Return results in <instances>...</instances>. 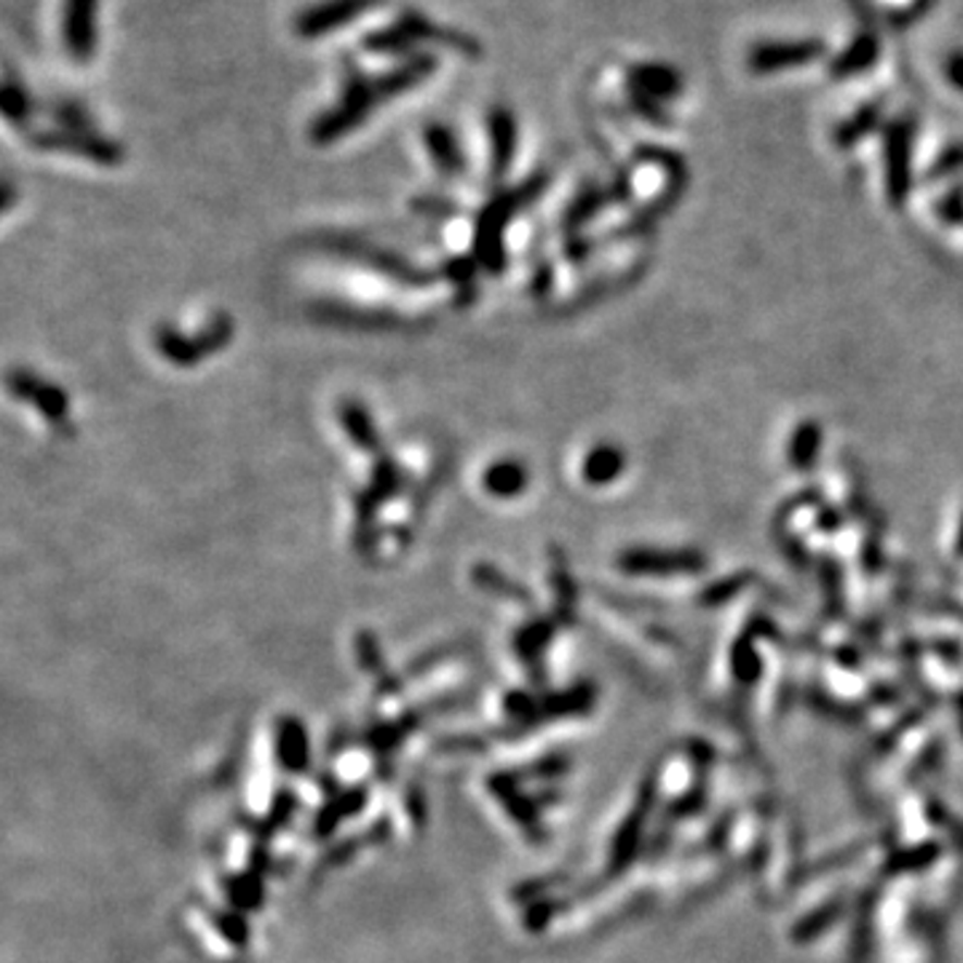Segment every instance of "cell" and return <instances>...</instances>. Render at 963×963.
Wrapping results in <instances>:
<instances>
[{"label": "cell", "instance_id": "obj_17", "mask_svg": "<svg viewBox=\"0 0 963 963\" xmlns=\"http://www.w3.org/2000/svg\"><path fill=\"white\" fill-rule=\"evenodd\" d=\"M819 576L827 589V605L835 610L843 608V581H840V565L825 554L819 559Z\"/></svg>", "mask_w": 963, "mask_h": 963}, {"label": "cell", "instance_id": "obj_13", "mask_svg": "<svg viewBox=\"0 0 963 963\" xmlns=\"http://www.w3.org/2000/svg\"><path fill=\"white\" fill-rule=\"evenodd\" d=\"M624 469H627V455H624L621 447L610 445V442L594 445L592 453L583 458V480L594 484V487L616 482L624 474Z\"/></svg>", "mask_w": 963, "mask_h": 963}, {"label": "cell", "instance_id": "obj_25", "mask_svg": "<svg viewBox=\"0 0 963 963\" xmlns=\"http://www.w3.org/2000/svg\"><path fill=\"white\" fill-rule=\"evenodd\" d=\"M862 557H865V568L869 570V573H875V570H880L884 568V548H880V533H869V539L865 541V552H862Z\"/></svg>", "mask_w": 963, "mask_h": 963}, {"label": "cell", "instance_id": "obj_8", "mask_svg": "<svg viewBox=\"0 0 963 963\" xmlns=\"http://www.w3.org/2000/svg\"><path fill=\"white\" fill-rule=\"evenodd\" d=\"M629 89L664 102V99H675L680 95L682 75L667 62H642L629 73Z\"/></svg>", "mask_w": 963, "mask_h": 963}, {"label": "cell", "instance_id": "obj_3", "mask_svg": "<svg viewBox=\"0 0 963 963\" xmlns=\"http://www.w3.org/2000/svg\"><path fill=\"white\" fill-rule=\"evenodd\" d=\"M913 139L915 124L910 119H897L886 126V198L891 207H904L913 188Z\"/></svg>", "mask_w": 963, "mask_h": 963}, {"label": "cell", "instance_id": "obj_16", "mask_svg": "<svg viewBox=\"0 0 963 963\" xmlns=\"http://www.w3.org/2000/svg\"><path fill=\"white\" fill-rule=\"evenodd\" d=\"M934 214H937V220H942L945 225H955V227L963 225V183H955L953 188L934 203Z\"/></svg>", "mask_w": 963, "mask_h": 963}, {"label": "cell", "instance_id": "obj_6", "mask_svg": "<svg viewBox=\"0 0 963 963\" xmlns=\"http://www.w3.org/2000/svg\"><path fill=\"white\" fill-rule=\"evenodd\" d=\"M827 51L825 40L801 38V40H761L752 46L746 54V67L755 75H774L785 70H798L805 64L822 60Z\"/></svg>", "mask_w": 963, "mask_h": 963}, {"label": "cell", "instance_id": "obj_19", "mask_svg": "<svg viewBox=\"0 0 963 963\" xmlns=\"http://www.w3.org/2000/svg\"><path fill=\"white\" fill-rule=\"evenodd\" d=\"M3 110L5 119L14 121V124H27V119H30V99H27L25 89H20L16 84H5Z\"/></svg>", "mask_w": 963, "mask_h": 963}, {"label": "cell", "instance_id": "obj_1", "mask_svg": "<svg viewBox=\"0 0 963 963\" xmlns=\"http://www.w3.org/2000/svg\"><path fill=\"white\" fill-rule=\"evenodd\" d=\"M434 70V54H412L407 62L396 64L388 73L375 75V78L359 73L351 75L346 89H343L341 102L332 110H326L317 124H313V143H332V139L348 134L375 110V104H381L383 99H394L405 95V91L416 89L420 81L429 78Z\"/></svg>", "mask_w": 963, "mask_h": 963}, {"label": "cell", "instance_id": "obj_5", "mask_svg": "<svg viewBox=\"0 0 963 963\" xmlns=\"http://www.w3.org/2000/svg\"><path fill=\"white\" fill-rule=\"evenodd\" d=\"M383 3L385 0H319L295 16V35H300L303 40L324 38L354 25L359 16L370 14Z\"/></svg>", "mask_w": 963, "mask_h": 963}, {"label": "cell", "instance_id": "obj_14", "mask_svg": "<svg viewBox=\"0 0 963 963\" xmlns=\"http://www.w3.org/2000/svg\"><path fill=\"white\" fill-rule=\"evenodd\" d=\"M425 148L431 150V159L442 169V174H458L464 169V153L455 139V134L447 126L431 124L423 132Z\"/></svg>", "mask_w": 963, "mask_h": 963}, {"label": "cell", "instance_id": "obj_24", "mask_svg": "<svg viewBox=\"0 0 963 963\" xmlns=\"http://www.w3.org/2000/svg\"><path fill=\"white\" fill-rule=\"evenodd\" d=\"M934 5V0H913V3L908 5V9H902V11H897L894 16H891V25L894 27H910L913 25V22H918L921 16L926 14V11H929Z\"/></svg>", "mask_w": 963, "mask_h": 963}, {"label": "cell", "instance_id": "obj_2", "mask_svg": "<svg viewBox=\"0 0 963 963\" xmlns=\"http://www.w3.org/2000/svg\"><path fill=\"white\" fill-rule=\"evenodd\" d=\"M418 44H445L458 49L460 54H480V46H477V40L471 35L445 30V27H440L434 20H429V16H423L416 9L402 11L391 25L378 27V30L365 35L361 49L370 51V54L396 57L407 54Z\"/></svg>", "mask_w": 963, "mask_h": 963}, {"label": "cell", "instance_id": "obj_28", "mask_svg": "<svg viewBox=\"0 0 963 963\" xmlns=\"http://www.w3.org/2000/svg\"><path fill=\"white\" fill-rule=\"evenodd\" d=\"M955 557L963 559V514H961V522H959V535H955Z\"/></svg>", "mask_w": 963, "mask_h": 963}, {"label": "cell", "instance_id": "obj_23", "mask_svg": "<svg viewBox=\"0 0 963 963\" xmlns=\"http://www.w3.org/2000/svg\"><path fill=\"white\" fill-rule=\"evenodd\" d=\"M343 416H346L348 431H351V436L356 442H359V445H365V447L375 445V431H372V423H370V418H367V412L356 410V407H346V412H343Z\"/></svg>", "mask_w": 963, "mask_h": 963}, {"label": "cell", "instance_id": "obj_15", "mask_svg": "<svg viewBox=\"0 0 963 963\" xmlns=\"http://www.w3.org/2000/svg\"><path fill=\"white\" fill-rule=\"evenodd\" d=\"M528 484V471L517 460H504L487 471V487L495 495H517Z\"/></svg>", "mask_w": 963, "mask_h": 963}, {"label": "cell", "instance_id": "obj_21", "mask_svg": "<svg viewBox=\"0 0 963 963\" xmlns=\"http://www.w3.org/2000/svg\"><path fill=\"white\" fill-rule=\"evenodd\" d=\"M744 583H746V576L744 573L731 576V578H723V581L712 583L709 589H704V592H702V603L704 605L726 603V600H731L733 594H739L741 589H744Z\"/></svg>", "mask_w": 963, "mask_h": 963}, {"label": "cell", "instance_id": "obj_26", "mask_svg": "<svg viewBox=\"0 0 963 963\" xmlns=\"http://www.w3.org/2000/svg\"><path fill=\"white\" fill-rule=\"evenodd\" d=\"M843 522L845 514L835 509V506H822L819 514H816V528H819L822 533H835V530L843 528Z\"/></svg>", "mask_w": 963, "mask_h": 963}, {"label": "cell", "instance_id": "obj_11", "mask_svg": "<svg viewBox=\"0 0 963 963\" xmlns=\"http://www.w3.org/2000/svg\"><path fill=\"white\" fill-rule=\"evenodd\" d=\"M880 60V40L878 35L862 33L835 57L830 64L832 78H854V75L867 73Z\"/></svg>", "mask_w": 963, "mask_h": 963}, {"label": "cell", "instance_id": "obj_22", "mask_svg": "<svg viewBox=\"0 0 963 963\" xmlns=\"http://www.w3.org/2000/svg\"><path fill=\"white\" fill-rule=\"evenodd\" d=\"M629 102H632L634 113H640L642 119L651 121V124L669 126V115L664 113V108H658V99H653V97H647V95H640V91L629 89Z\"/></svg>", "mask_w": 963, "mask_h": 963}, {"label": "cell", "instance_id": "obj_4", "mask_svg": "<svg viewBox=\"0 0 963 963\" xmlns=\"http://www.w3.org/2000/svg\"><path fill=\"white\" fill-rule=\"evenodd\" d=\"M618 568L629 576H696L706 568V557L699 548H627L618 557Z\"/></svg>", "mask_w": 963, "mask_h": 963}, {"label": "cell", "instance_id": "obj_20", "mask_svg": "<svg viewBox=\"0 0 963 963\" xmlns=\"http://www.w3.org/2000/svg\"><path fill=\"white\" fill-rule=\"evenodd\" d=\"M608 201V196H605L603 190L600 188H592V190H587V193H581V196L576 198L573 201V207H570V223L573 225H581V223H587L589 218H592L594 212H597L600 207H603V203Z\"/></svg>", "mask_w": 963, "mask_h": 963}, {"label": "cell", "instance_id": "obj_27", "mask_svg": "<svg viewBox=\"0 0 963 963\" xmlns=\"http://www.w3.org/2000/svg\"><path fill=\"white\" fill-rule=\"evenodd\" d=\"M945 75H948L950 86L963 95V51H953V54L948 57V62H945Z\"/></svg>", "mask_w": 963, "mask_h": 963}, {"label": "cell", "instance_id": "obj_9", "mask_svg": "<svg viewBox=\"0 0 963 963\" xmlns=\"http://www.w3.org/2000/svg\"><path fill=\"white\" fill-rule=\"evenodd\" d=\"M490 132V159H493L495 174H504L517 153V119L509 108L498 104L487 113Z\"/></svg>", "mask_w": 963, "mask_h": 963}, {"label": "cell", "instance_id": "obj_18", "mask_svg": "<svg viewBox=\"0 0 963 963\" xmlns=\"http://www.w3.org/2000/svg\"><path fill=\"white\" fill-rule=\"evenodd\" d=\"M955 172H963V145H950L939 153V159L931 163L929 174H926V183H937Z\"/></svg>", "mask_w": 963, "mask_h": 963}, {"label": "cell", "instance_id": "obj_29", "mask_svg": "<svg viewBox=\"0 0 963 963\" xmlns=\"http://www.w3.org/2000/svg\"><path fill=\"white\" fill-rule=\"evenodd\" d=\"M854 3H865V0H854Z\"/></svg>", "mask_w": 963, "mask_h": 963}, {"label": "cell", "instance_id": "obj_12", "mask_svg": "<svg viewBox=\"0 0 963 963\" xmlns=\"http://www.w3.org/2000/svg\"><path fill=\"white\" fill-rule=\"evenodd\" d=\"M884 124V104L880 102H867L856 110L854 115H849L845 121H840L832 132V143L840 150H849L854 145H860L862 139H867L869 134H875Z\"/></svg>", "mask_w": 963, "mask_h": 963}, {"label": "cell", "instance_id": "obj_7", "mask_svg": "<svg viewBox=\"0 0 963 963\" xmlns=\"http://www.w3.org/2000/svg\"><path fill=\"white\" fill-rule=\"evenodd\" d=\"M97 5L99 0H64V46L81 62L91 60L97 49Z\"/></svg>", "mask_w": 963, "mask_h": 963}, {"label": "cell", "instance_id": "obj_10", "mask_svg": "<svg viewBox=\"0 0 963 963\" xmlns=\"http://www.w3.org/2000/svg\"><path fill=\"white\" fill-rule=\"evenodd\" d=\"M822 445H825V431H822L819 420H801L787 442V464L801 474H808L819 464Z\"/></svg>", "mask_w": 963, "mask_h": 963}]
</instances>
